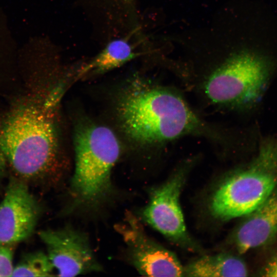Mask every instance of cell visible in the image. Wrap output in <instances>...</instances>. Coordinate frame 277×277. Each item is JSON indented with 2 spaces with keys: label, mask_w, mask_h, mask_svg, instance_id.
Listing matches in <instances>:
<instances>
[{
  "label": "cell",
  "mask_w": 277,
  "mask_h": 277,
  "mask_svg": "<svg viewBox=\"0 0 277 277\" xmlns=\"http://www.w3.org/2000/svg\"><path fill=\"white\" fill-rule=\"evenodd\" d=\"M126 246L131 264L145 276H181L184 269L171 251L152 240L137 217L127 212L123 223L115 226Z\"/></svg>",
  "instance_id": "cell-6"
},
{
  "label": "cell",
  "mask_w": 277,
  "mask_h": 277,
  "mask_svg": "<svg viewBox=\"0 0 277 277\" xmlns=\"http://www.w3.org/2000/svg\"><path fill=\"white\" fill-rule=\"evenodd\" d=\"M277 187V142L263 141L259 153L245 168L230 175L211 197L212 215L228 220L246 215L261 205Z\"/></svg>",
  "instance_id": "cell-4"
},
{
  "label": "cell",
  "mask_w": 277,
  "mask_h": 277,
  "mask_svg": "<svg viewBox=\"0 0 277 277\" xmlns=\"http://www.w3.org/2000/svg\"><path fill=\"white\" fill-rule=\"evenodd\" d=\"M262 273L265 276L277 277V254L268 263Z\"/></svg>",
  "instance_id": "cell-15"
},
{
  "label": "cell",
  "mask_w": 277,
  "mask_h": 277,
  "mask_svg": "<svg viewBox=\"0 0 277 277\" xmlns=\"http://www.w3.org/2000/svg\"><path fill=\"white\" fill-rule=\"evenodd\" d=\"M190 166L189 163L182 165L164 183L154 189L142 212L147 223L178 243L189 240L180 204V196Z\"/></svg>",
  "instance_id": "cell-8"
},
{
  "label": "cell",
  "mask_w": 277,
  "mask_h": 277,
  "mask_svg": "<svg viewBox=\"0 0 277 277\" xmlns=\"http://www.w3.org/2000/svg\"><path fill=\"white\" fill-rule=\"evenodd\" d=\"M116 109L124 131L141 146L160 148L191 135L226 141L223 130L202 118L169 87L134 79L121 94Z\"/></svg>",
  "instance_id": "cell-1"
},
{
  "label": "cell",
  "mask_w": 277,
  "mask_h": 277,
  "mask_svg": "<svg viewBox=\"0 0 277 277\" xmlns=\"http://www.w3.org/2000/svg\"><path fill=\"white\" fill-rule=\"evenodd\" d=\"M273 69L272 61L258 52L244 50L233 54L204 80L201 88L212 104L246 109L261 98Z\"/></svg>",
  "instance_id": "cell-5"
},
{
  "label": "cell",
  "mask_w": 277,
  "mask_h": 277,
  "mask_svg": "<svg viewBox=\"0 0 277 277\" xmlns=\"http://www.w3.org/2000/svg\"><path fill=\"white\" fill-rule=\"evenodd\" d=\"M62 92L56 88L42 106L19 107L0 129V149L16 175L25 182L42 183L52 179L57 170L54 113Z\"/></svg>",
  "instance_id": "cell-2"
},
{
  "label": "cell",
  "mask_w": 277,
  "mask_h": 277,
  "mask_svg": "<svg viewBox=\"0 0 277 277\" xmlns=\"http://www.w3.org/2000/svg\"><path fill=\"white\" fill-rule=\"evenodd\" d=\"M74 144L71 196L76 206L95 207L112 192L111 175L120 156V143L108 127L87 123L76 129Z\"/></svg>",
  "instance_id": "cell-3"
},
{
  "label": "cell",
  "mask_w": 277,
  "mask_h": 277,
  "mask_svg": "<svg viewBox=\"0 0 277 277\" xmlns=\"http://www.w3.org/2000/svg\"><path fill=\"white\" fill-rule=\"evenodd\" d=\"M123 3L125 4H127L128 5H131L132 3V0H123Z\"/></svg>",
  "instance_id": "cell-17"
},
{
  "label": "cell",
  "mask_w": 277,
  "mask_h": 277,
  "mask_svg": "<svg viewBox=\"0 0 277 277\" xmlns=\"http://www.w3.org/2000/svg\"><path fill=\"white\" fill-rule=\"evenodd\" d=\"M13 245L0 244V277L12 276Z\"/></svg>",
  "instance_id": "cell-14"
},
{
  "label": "cell",
  "mask_w": 277,
  "mask_h": 277,
  "mask_svg": "<svg viewBox=\"0 0 277 277\" xmlns=\"http://www.w3.org/2000/svg\"><path fill=\"white\" fill-rule=\"evenodd\" d=\"M132 34L131 31L126 36L111 39L97 54L78 69L77 77L102 74L137 57L139 53L131 42Z\"/></svg>",
  "instance_id": "cell-11"
},
{
  "label": "cell",
  "mask_w": 277,
  "mask_h": 277,
  "mask_svg": "<svg viewBox=\"0 0 277 277\" xmlns=\"http://www.w3.org/2000/svg\"><path fill=\"white\" fill-rule=\"evenodd\" d=\"M54 269L47 254L36 251L23 256L14 267L12 276H50Z\"/></svg>",
  "instance_id": "cell-13"
},
{
  "label": "cell",
  "mask_w": 277,
  "mask_h": 277,
  "mask_svg": "<svg viewBox=\"0 0 277 277\" xmlns=\"http://www.w3.org/2000/svg\"><path fill=\"white\" fill-rule=\"evenodd\" d=\"M246 215L234 238L240 253L265 246L276 236L277 187L261 205Z\"/></svg>",
  "instance_id": "cell-10"
},
{
  "label": "cell",
  "mask_w": 277,
  "mask_h": 277,
  "mask_svg": "<svg viewBox=\"0 0 277 277\" xmlns=\"http://www.w3.org/2000/svg\"><path fill=\"white\" fill-rule=\"evenodd\" d=\"M40 209L27 183L13 179L0 203V244L14 245L30 236Z\"/></svg>",
  "instance_id": "cell-9"
},
{
  "label": "cell",
  "mask_w": 277,
  "mask_h": 277,
  "mask_svg": "<svg viewBox=\"0 0 277 277\" xmlns=\"http://www.w3.org/2000/svg\"><path fill=\"white\" fill-rule=\"evenodd\" d=\"M184 269V274L189 276H245L248 273L244 261L229 253L202 256Z\"/></svg>",
  "instance_id": "cell-12"
},
{
  "label": "cell",
  "mask_w": 277,
  "mask_h": 277,
  "mask_svg": "<svg viewBox=\"0 0 277 277\" xmlns=\"http://www.w3.org/2000/svg\"><path fill=\"white\" fill-rule=\"evenodd\" d=\"M6 162L5 155L0 149V176L4 171Z\"/></svg>",
  "instance_id": "cell-16"
},
{
  "label": "cell",
  "mask_w": 277,
  "mask_h": 277,
  "mask_svg": "<svg viewBox=\"0 0 277 277\" xmlns=\"http://www.w3.org/2000/svg\"><path fill=\"white\" fill-rule=\"evenodd\" d=\"M39 236L58 276H74L102 270L85 233L67 226L41 231Z\"/></svg>",
  "instance_id": "cell-7"
}]
</instances>
